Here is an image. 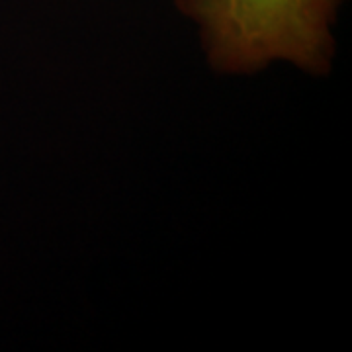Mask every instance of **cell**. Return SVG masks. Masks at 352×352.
Wrapping results in <instances>:
<instances>
[{
    "mask_svg": "<svg viewBox=\"0 0 352 352\" xmlns=\"http://www.w3.org/2000/svg\"><path fill=\"white\" fill-rule=\"evenodd\" d=\"M344 0H176L200 25L208 59L221 73H252L284 59L327 73L331 25Z\"/></svg>",
    "mask_w": 352,
    "mask_h": 352,
    "instance_id": "cell-1",
    "label": "cell"
}]
</instances>
